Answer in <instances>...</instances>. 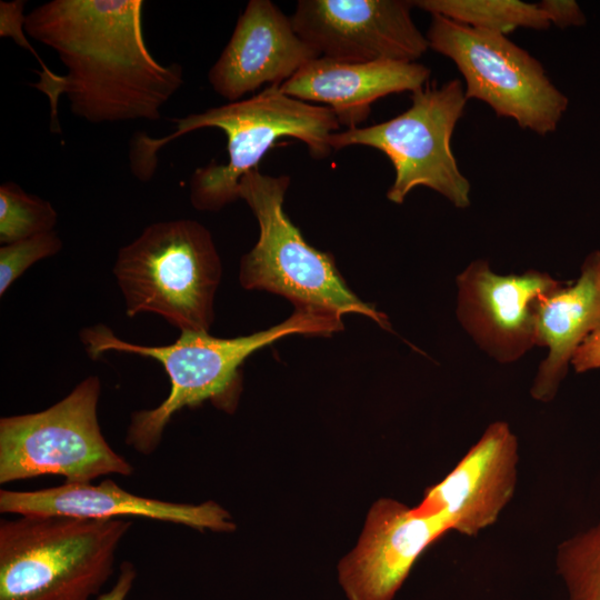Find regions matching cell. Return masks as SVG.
I'll list each match as a JSON object with an SVG mask.
<instances>
[{
    "label": "cell",
    "mask_w": 600,
    "mask_h": 600,
    "mask_svg": "<svg viewBox=\"0 0 600 600\" xmlns=\"http://www.w3.org/2000/svg\"><path fill=\"white\" fill-rule=\"evenodd\" d=\"M142 0H51L26 14L24 31L53 50L67 73L56 103L89 123L158 121L183 86L180 63L161 64L142 29Z\"/></svg>",
    "instance_id": "cell-1"
},
{
    "label": "cell",
    "mask_w": 600,
    "mask_h": 600,
    "mask_svg": "<svg viewBox=\"0 0 600 600\" xmlns=\"http://www.w3.org/2000/svg\"><path fill=\"white\" fill-rule=\"evenodd\" d=\"M172 133L153 138L137 132L130 142V169L140 181H149L157 170L159 151L173 140L204 128H216L227 137L228 161L210 162L190 177L189 197L199 211H219L239 199L238 186L243 176L258 169L266 153L281 138L302 141L313 158L322 159L332 150L330 134L340 124L328 107L287 96L280 84L220 107L170 119Z\"/></svg>",
    "instance_id": "cell-2"
},
{
    "label": "cell",
    "mask_w": 600,
    "mask_h": 600,
    "mask_svg": "<svg viewBox=\"0 0 600 600\" xmlns=\"http://www.w3.org/2000/svg\"><path fill=\"white\" fill-rule=\"evenodd\" d=\"M342 328L339 313L296 309L277 326L237 338L183 331L170 344L142 346L118 338L106 324H94L83 328L80 339L91 359L114 351L151 358L162 364L170 380L168 397L153 409L133 412L126 434L128 446L148 456L159 447L164 429L181 409L207 400L224 410L233 408L240 390V367L254 351L287 336H330Z\"/></svg>",
    "instance_id": "cell-3"
},
{
    "label": "cell",
    "mask_w": 600,
    "mask_h": 600,
    "mask_svg": "<svg viewBox=\"0 0 600 600\" xmlns=\"http://www.w3.org/2000/svg\"><path fill=\"white\" fill-rule=\"evenodd\" d=\"M132 522L19 516L0 521V600H90Z\"/></svg>",
    "instance_id": "cell-4"
},
{
    "label": "cell",
    "mask_w": 600,
    "mask_h": 600,
    "mask_svg": "<svg viewBox=\"0 0 600 600\" xmlns=\"http://www.w3.org/2000/svg\"><path fill=\"white\" fill-rule=\"evenodd\" d=\"M112 271L128 317L154 313L181 332H209L222 268L203 224L176 219L146 227L119 249Z\"/></svg>",
    "instance_id": "cell-5"
},
{
    "label": "cell",
    "mask_w": 600,
    "mask_h": 600,
    "mask_svg": "<svg viewBox=\"0 0 600 600\" xmlns=\"http://www.w3.org/2000/svg\"><path fill=\"white\" fill-rule=\"evenodd\" d=\"M289 184L288 176L273 177L258 169L240 180L239 199L248 203L259 223V239L240 262L241 286L282 296L296 309L359 313L390 330L388 317L350 290L332 254L307 243L287 217L283 202Z\"/></svg>",
    "instance_id": "cell-6"
},
{
    "label": "cell",
    "mask_w": 600,
    "mask_h": 600,
    "mask_svg": "<svg viewBox=\"0 0 600 600\" xmlns=\"http://www.w3.org/2000/svg\"><path fill=\"white\" fill-rule=\"evenodd\" d=\"M101 382L90 376L51 407L0 419V483L62 476L86 483L131 476L132 464L104 439L98 421Z\"/></svg>",
    "instance_id": "cell-7"
},
{
    "label": "cell",
    "mask_w": 600,
    "mask_h": 600,
    "mask_svg": "<svg viewBox=\"0 0 600 600\" xmlns=\"http://www.w3.org/2000/svg\"><path fill=\"white\" fill-rule=\"evenodd\" d=\"M467 98L459 79L426 84L412 92L411 106L399 116L364 128L330 134L331 149L366 146L383 152L394 168L387 198L402 203L416 187H427L456 208L470 206L471 184L460 171L451 149L454 128Z\"/></svg>",
    "instance_id": "cell-8"
},
{
    "label": "cell",
    "mask_w": 600,
    "mask_h": 600,
    "mask_svg": "<svg viewBox=\"0 0 600 600\" xmlns=\"http://www.w3.org/2000/svg\"><path fill=\"white\" fill-rule=\"evenodd\" d=\"M426 37L429 48L449 58L462 74L467 100H480L498 117L541 136L557 129L568 98L541 62L507 36L431 14Z\"/></svg>",
    "instance_id": "cell-9"
},
{
    "label": "cell",
    "mask_w": 600,
    "mask_h": 600,
    "mask_svg": "<svg viewBox=\"0 0 600 600\" xmlns=\"http://www.w3.org/2000/svg\"><path fill=\"white\" fill-rule=\"evenodd\" d=\"M408 0H300L290 17L320 57L342 62H417L429 48Z\"/></svg>",
    "instance_id": "cell-10"
},
{
    "label": "cell",
    "mask_w": 600,
    "mask_h": 600,
    "mask_svg": "<svg viewBox=\"0 0 600 600\" xmlns=\"http://www.w3.org/2000/svg\"><path fill=\"white\" fill-rule=\"evenodd\" d=\"M562 282L538 270L501 276L474 260L457 277L458 320L492 359L514 362L536 346V300Z\"/></svg>",
    "instance_id": "cell-11"
},
{
    "label": "cell",
    "mask_w": 600,
    "mask_h": 600,
    "mask_svg": "<svg viewBox=\"0 0 600 600\" xmlns=\"http://www.w3.org/2000/svg\"><path fill=\"white\" fill-rule=\"evenodd\" d=\"M518 462L516 434L506 421H494L412 509L423 517L442 516L452 531L476 536L493 524L512 499Z\"/></svg>",
    "instance_id": "cell-12"
},
{
    "label": "cell",
    "mask_w": 600,
    "mask_h": 600,
    "mask_svg": "<svg viewBox=\"0 0 600 600\" xmlns=\"http://www.w3.org/2000/svg\"><path fill=\"white\" fill-rule=\"evenodd\" d=\"M448 531L442 516L423 517L397 500H378L357 547L338 567L347 598L392 600L423 550Z\"/></svg>",
    "instance_id": "cell-13"
},
{
    "label": "cell",
    "mask_w": 600,
    "mask_h": 600,
    "mask_svg": "<svg viewBox=\"0 0 600 600\" xmlns=\"http://www.w3.org/2000/svg\"><path fill=\"white\" fill-rule=\"evenodd\" d=\"M320 57L270 0H250L208 72L214 92L238 101L262 84H281Z\"/></svg>",
    "instance_id": "cell-14"
},
{
    "label": "cell",
    "mask_w": 600,
    "mask_h": 600,
    "mask_svg": "<svg viewBox=\"0 0 600 600\" xmlns=\"http://www.w3.org/2000/svg\"><path fill=\"white\" fill-rule=\"evenodd\" d=\"M0 512L93 520L140 517L199 530L236 529L228 511L216 502L188 504L152 499L128 492L109 479L98 484L64 482L33 491L1 489Z\"/></svg>",
    "instance_id": "cell-15"
},
{
    "label": "cell",
    "mask_w": 600,
    "mask_h": 600,
    "mask_svg": "<svg viewBox=\"0 0 600 600\" xmlns=\"http://www.w3.org/2000/svg\"><path fill=\"white\" fill-rule=\"evenodd\" d=\"M430 69L418 62L379 60L342 62L318 57L280 84L289 97L323 104L340 126L357 128L371 104L386 96L416 92L429 80Z\"/></svg>",
    "instance_id": "cell-16"
},
{
    "label": "cell",
    "mask_w": 600,
    "mask_h": 600,
    "mask_svg": "<svg viewBox=\"0 0 600 600\" xmlns=\"http://www.w3.org/2000/svg\"><path fill=\"white\" fill-rule=\"evenodd\" d=\"M536 346L548 348L530 393L541 402L554 399L569 364L584 340L600 327V251L588 254L579 278L562 282L534 302Z\"/></svg>",
    "instance_id": "cell-17"
},
{
    "label": "cell",
    "mask_w": 600,
    "mask_h": 600,
    "mask_svg": "<svg viewBox=\"0 0 600 600\" xmlns=\"http://www.w3.org/2000/svg\"><path fill=\"white\" fill-rule=\"evenodd\" d=\"M413 6L430 14L503 36L518 28L547 30L551 26L537 3L519 0H416Z\"/></svg>",
    "instance_id": "cell-18"
},
{
    "label": "cell",
    "mask_w": 600,
    "mask_h": 600,
    "mask_svg": "<svg viewBox=\"0 0 600 600\" xmlns=\"http://www.w3.org/2000/svg\"><path fill=\"white\" fill-rule=\"evenodd\" d=\"M556 564L568 600H600V520L562 541Z\"/></svg>",
    "instance_id": "cell-19"
},
{
    "label": "cell",
    "mask_w": 600,
    "mask_h": 600,
    "mask_svg": "<svg viewBox=\"0 0 600 600\" xmlns=\"http://www.w3.org/2000/svg\"><path fill=\"white\" fill-rule=\"evenodd\" d=\"M58 212L50 201L26 192L16 182L0 186V242L12 243L53 231Z\"/></svg>",
    "instance_id": "cell-20"
},
{
    "label": "cell",
    "mask_w": 600,
    "mask_h": 600,
    "mask_svg": "<svg viewBox=\"0 0 600 600\" xmlns=\"http://www.w3.org/2000/svg\"><path fill=\"white\" fill-rule=\"evenodd\" d=\"M62 248V241L57 232L40 233L27 239L0 247V296L23 272L39 260L57 254Z\"/></svg>",
    "instance_id": "cell-21"
},
{
    "label": "cell",
    "mask_w": 600,
    "mask_h": 600,
    "mask_svg": "<svg viewBox=\"0 0 600 600\" xmlns=\"http://www.w3.org/2000/svg\"><path fill=\"white\" fill-rule=\"evenodd\" d=\"M26 1L16 0L11 2L1 1L0 2V36L1 37H12L13 40L19 43L22 48L28 49L40 62L41 72L40 79L41 82L53 81L58 74L52 72L46 64L41 61L39 56L34 52L30 42L24 36V18L23 8Z\"/></svg>",
    "instance_id": "cell-22"
},
{
    "label": "cell",
    "mask_w": 600,
    "mask_h": 600,
    "mask_svg": "<svg viewBox=\"0 0 600 600\" xmlns=\"http://www.w3.org/2000/svg\"><path fill=\"white\" fill-rule=\"evenodd\" d=\"M550 24L558 28L582 26L586 17L580 7L572 0H542L537 3Z\"/></svg>",
    "instance_id": "cell-23"
},
{
    "label": "cell",
    "mask_w": 600,
    "mask_h": 600,
    "mask_svg": "<svg viewBox=\"0 0 600 600\" xmlns=\"http://www.w3.org/2000/svg\"><path fill=\"white\" fill-rule=\"evenodd\" d=\"M571 364L578 373L600 369V327L578 348Z\"/></svg>",
    "instance_id": "cell-24"
},
{
    "label": "cell",
    "mask_w": 600,
    "mask_h": 600,
    "mask_svg": "<svg viewBox=\"0 0 600 600\" xmlns=\"http://www.w3.org/2000/svg\"><path fill=\"white\" fill-rule=\"evenodd\" d=\"M136 577L137 571L134 566L129 561L122 562L120 573L113 587L109 591L100 593L96 600H126Z\"/></svg>",
    "instance_id": "cell-25"
}]
</instances>
